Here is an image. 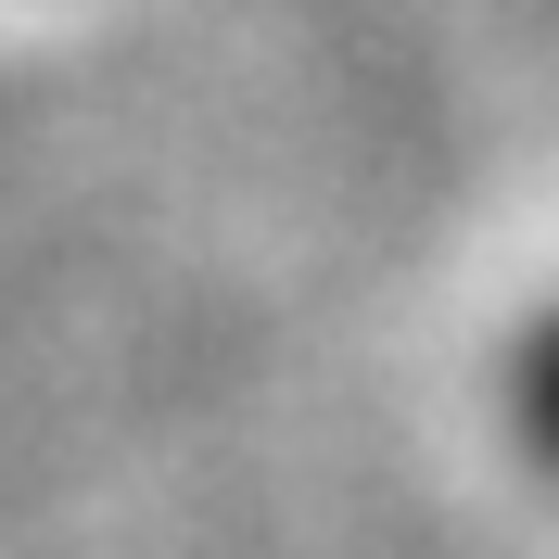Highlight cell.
Masks as SVG:
<instances>
[{
  "label": "cell",
  "mask_w": 559,
  "mask_h": 559,
  "mask_svg": "<svg viewBox=\"0 0 559 559\" xmlns=\"http://www.w3.org/2000/svg\"><path fill=\"white\" fill-rule=\"evenodd\" d=\"M496 407H509V445H522L534 471H559V306L534 318L522 344H509V369H496Z\"/></svg>",
  "instance_id": "obj_1"
}]
</instances>
